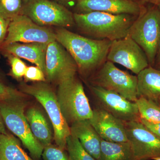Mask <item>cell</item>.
Segmentation results:
<instances>
[{"label":"cell","mask_w":160,"mask_h":160,"mask_svg":"<svg viewBox=\"0 0 160 160\" xmlns=\"http://www.w3.org/2000/svg\"><path fill=\"white\" fill-rule=\"evenodd\" d=\"M54 32L56 40L71 55L82 74H93L107 61L110 40L89 38L64 28H58Z\"/></svg>","instance_id":"obj_1"},{"label":"cell","mask_w":160,"mask_h":160,"mask_svg":"<svg viewBox=\"0 0 160 160\" xmlns=\"http://www.w3.org/2000/svg\"><path fill=\"white\" fill-rule=\"evenodd\" d=\"M73 17L75 24L83 34L96 39H107L112 42L127 37L138 17L92 12L73 13Z\"/></svg>","instance_id":"obj_2"},{"label":"cell","mask_w":160,"mask_h":160,"mask_svg":"<svg viewBox=\"0 0 160 160\" xmlns=\"http://www.w3.org/2000/svg\"><path fill=\"white\" fill-rule=\"evenodd\" d=\"M21 91L33 97L45 109L54 130V139L57 146L66 149V139L71 134L70 127L62 114L57 97L53 90L45 82L31 85L22 83Z\"/></svg>","instance_id":"obj_3"},{"label":"cell","mask_w":160,"mask_h":160,"mask_svg":"<svg viewBox=\"0 0 160 160\" xmlns=\"http://www.w3.org/2000/svg\"><path fill=\"white\" fill-rule=\"evenodd\" d=\"M128 35L143 49L149 66L153 67L160 44V12L157 5L145 6Z\"/></svg>","instance_id":"obj_4"},{"label":"cell","mask_w":160,"mask_h":160,"mask_svg":"<svg viewBox=\"0 0 160 160\" xmlns=\"http://www.w3.org/2000/svg\"><path fill=\"white\" fill-rule=\"evenodd\" d=\"M58 102L68 124L89 120L92 109L86 96L82 82L75 76L61 81L58 84Z\"/></svg>","instance_id":"obj_5"},{"label":"cell","mask_w":160,"mask_h":160,"mask_svg":"<svg viewBox=\"0 0 160 160\" xmlns=\"http://www.w3.org/2000/svg\"><path fill=\"white\" fill-rule=\"evenodd\" d=\"M25 106L22 100L0 101V113L5 125L20 139L31 157L39 160L44 147L32 132L24 113Z\"/></svg>","instance_id":"obj_6"},{"label":"cell","mask_w":160,"mask_h":160,"mask_svg":"<svg viewBox=\"0 0 160 160\" xmlns=\"http://www.w3.org/2000/svg\"><path fill=\"white\" fill-rule=\"evenodd\" d=\"M91 82L92 86L114 92L131 102L138 99L137 76L121 70L109 61L92 74Z\"/></svg>","instance_id":"obj_7"},{"label":"cell","mask_w":160,"mask_h":160,"mask_svg":"<svg viewBox=\"0 0 160 160\" xmlns=\"http://www.w3.org/2000/svg\"><path fill=\"white\" fill-rule=\"evenodd\" d=\"M22 14L42 26L66 28L75 25L73 13L67 7L51 0L23 1Z\"/></svg>","instance_id":"obj_8"},{"label":"cell","mask_w":160,"mask_h":160,"mask_svg":"<svg viewBox=\"0 0 160 160\" xmlns=\"http://www.w3.org/2000/svg\"><path fill=\"white\" fill-rule=\"evenodd\" d=\"M55 40L54 31L47 27L39 26L22 14L10 20L2 47L12 43L49 44Z\"/></svg>","instance_id":"obj_9"},{"label":"cell","mask_w":160,"mask_h":160,"mask_svg":"<svg viewBox=\"0 0 160 160\" xmlns=\"http://www.w3.org/2000/svg\"><path fill=\"white\" fill-rule=\"evenodd\" d=\"M107 61L120 64L137 75L149 66L146 53L129 35L112 42Z\"/></svg>","instance_id":"obj_10"},{"label":"cell","mask_w":160,"mask_h":160,"mask_svg":"<svg viewBox=\"0 0 160 160\" xmlns=\"http://www.w3.org/2000/svg\"><path fill=\"white\" fill-rule=\"evenodd\" d=\"M126 136L137 160L160 156V138L139 121L125 122Z\"/></svg>","instance_id":"obj_11"},{"label":"cell","mask_w":160,"mask_h":160,"mask_svg":"<svg viewBox=\"0 0 160 160\" xmlns=\"http://www.w3.org/2000/svg\"><path fill=\"white\" fill-rule=\"evenodd\" d=\"M78 71L76 63L71 55L56 40L48 44L46 56V73L49 82L58 83L74 76Z\"/></svg>","instance_id":"obj_12"},{"label":"cell","mask_w":160,"mask_h":160,"mask_svg":"<svg viewBox=\"0 0 160 160\" xmlns=\"http://www.w3.org/2000/svg\"><path fill=\"white\" fill-rule=\"evenodd\" d=\"M99 107L121 121H139L141 117L135 102H132L117 93L98 86H91Z\"/></svg>","instance_id":"obj_13"},{"label":"cell","mask_w":160,"mask_h":160,"mask_svg":"<svg viewBox=\"0 0 160 160\" xmlns=\"http://www.w3.org/2000/svg\"><path fill=\"white\" fill-rule=\"evenodd\" d=\"M145 4L133 0H77L74 13L101 12L112 14H130L138 17Z\"/></svg>","instance_id":"obj_14"},{"label":"cell","mask_w":160,"mask_h":160,"mask_svg":"<svg viewBox=\"0 0 160 160\" xmlns=\"http://www.w3.org/2000/svg\"><path fill=\"white\" fill-rule=\"evenodd\" d=\"M89 121L102 139L112 142H128L125 122L104 109H93Z\"/></svg>","instance_id":"obj_15"},{"label":"cell","mask_w":160,"mask_h":160,"mask_svg":"<svg viewBox=\"0 0 160 160\" xmlns=\"http://www.w3.org/2000/svg\"><path fill=\"white\" fill-rule=\"evenodd\" d=\"M48 45V44L41 43L25 44L12 43L3 46L2 50L4 52L25 59L35 64L45 74L46 52Z\"/></svg>","instance_id":"obj_16"},{"label":"cell","mask_w":160,"mask_h":160,"mask_svg":"<svg viewBox=\"0 0 160 160\" xmlns=\"http://www.w3.org/2000/svg\"><path fill=\"white\" fill-rule=\"evenodd\" d=\"M71 134L78 138L82 146L95 160L99 159L102 139L92 126L89 120L72 123Z\"/></svg>","instance_id":"obj_17"},{"label":"cell","mask_w":160,"mask_h":160,"mask_svg":"<svg viewBox=\"0 0 160 160\" xmlns=\"http://www.w3.org/2000/svg\"><path fill=\"white\" fill-rule=\"evenodd\" d=\"M137 78L138 97L145 98L160 106V70L149 66Z\"/></svg>","instance_id":"obj_18"},{"label":"cell","mask_w":160,"mask_h":160,"mask_svg":"<svg viewBox=\"0 0 160 160\" xmlns=\"http://www.w3.org/2000/svg\"><path fill=\"white\" fill-rule=\"evenodd\" d=\"M26 119L32 134L43 146L51 144L52 133L47 120L39 110L35 108L28 109Z\"/></svg>","instance_id":"obj_19"},{"label":"cell","mask_w":160,"mask_h":160,"mask_svg":"<svg viewBox=\"0 0 160 160\" xmlns=\"http://www.w3.org/2000/svg\"><path fill=\"white\" fill-rule=\"evenodd\" d=\"M0 160H38L29 157L13 136L0 133Z\"/></svg>","instance_id":"obj_20"},{"label":"cell","mask_w":160,"mask_h":160,"mask_svg":"<svg viewBox=\"0 0 160 160\" xmlns=\"http://www.w3.org/2000/svg\"><path fill=\"white\" fill-rule=\"evenodd\" d=\"M99 160H137L129 142H112L102 140Z\"/></svg>","instance_id":"obj_21"},{"label":"cell","mask_w":160,"mask_h":160,"mask_svg":"<svg viewBox=\"0 0 160 160\" xmlns=\"http://www.w3.org/2000/svg\"><path fill=\"white\" fill-rule=\"evenodd\" d=\"M141 118L151 123L160 122V106L145 98L138 97L135 102Z\"/></svg>","instance_id":"obj_22"},{"label":"cell","mask_w":160,"mask_h":160,"mask_svg":"<svg viewBox=\"0 0 160 160\" xmlns=\"http://www.w3.org/2000/svg\"><path fill=\"white\" fill-rule=\"evenodd\" d=\"M66 149L69 160H95L84 149L78 138L71 134L66 139Z\"/></svg>","instance_id":"obj_23"},{"label":"cell","mask_w":160,"mask_h":160,"mask_svg":"<svg viewBox=\"0 0 160 160\" xmlns=\"http://www.w3.org/2000/svg\"><path fill=\"white\" fill-rule=\"evenodd\" d=\"M23 0H0V14L11 20L22 14Z\"/></svg>","instance_id":"obj_24"},{"label":"cell","mask_w":160,"mask_h":160,"mask_svg":"<svg viewBox=\"0 0 160 160\" xmlns=\"http://www.w3.org/2000/svg\"><path fill=\"white\" fill-rule=\"evenodd\" d=\"M65 150L51 144L44 147L42 157L43 160H69Z\"/></svg>","instance_id":"obj_25"},{"label":"cell","mask_w":160,"mask_h":160,"mask_svg":"<svg viewBox=\"0 0 160 160\" xmlns=\"http://www.w3.org/2000/svg\"><path fill=\"white\" fill-rule=\"evenodd\" d=\"M4 53L11 66L10 75L17 79L21 78L25 75L27 69L26 64L17 57L7 52H4Z\"/></svg>","instance_id":"obj_26"},{"label":"cell","mask_w":160,"mask_h":160,"mask_svg":"<svg viewBox=\"0 0 160 160\" xmlns=\"http://www.w3.org/2000/svg\"><path fill=\"white\" fill-rule=\"evenodd\" d=\"M22 92L11 86L6 85L0 80V101H14L22 100Z\"/></svg>","instance_id":"obj_27"},{"label":"cell","mask_w":160,"mask_h":160,"mask_svg":"<svg viewBox=\"0 0 160 160\" xmlns=\"http://www.w3.org/2000/svg\"><path fill=\"white\" fill-rule=\"evenodd\" d=\"M24 77L27 81L38 82H45L46 81L45 73L38 66L27 67Z\"/></svg>","instance_id":"obj_28"},{"label":"cell","mask_w":160,"mask_h":160,"mask_svg":"<svg viewBox=\"0 0 160 160\" xmlns=\"http://www.w3.org/2000/svg\"><path fill=\"white\" fill-rule=\"evenodd\" d=\"M10 21L0 14V50H2L6 39Z\"/></svg>","instance_id":"obj_29"},{"label":"cell","mask_w":160,"mask_h":160,"mask_svg":"<svg viewBox=\"0 0 160 160\" xmlns=\"http://www.w3.org/2000/svg\"><path fill=\"white\" fill-rule=\"evenodd\" d=\"M140 122L145 125L147 129L160 138V122H149L142 118H141Z\"/></svg>","instance_id":"obj_30"},{"label":"cell","mask_w":160,"mask_h":160,"mask_svg":"<svg viewBox=\"0 0 160 160\" xmlns=\"http://www.w3.org/2000/svg\"><path fill=\"white\" fill-rule=\"evenodd\" d=\"M56 2L63 5L65 7H68L74 6L77 0H51Z\"/></svg>","instance_id":"obj_31"},{"label":"cell","mask_w":160,"mask_h":160,"mask_svg":"<svg viewBox=\"0 0 160 160\" xmlns=\"http://www.w3.org/2000/svg\"><path fill=\"white\" fill-rule=\"evenodd\" d=\"M142 4H149L157 5L160 4V0H133Z\"/></svg>","instance_id":"obj_32"},{"label":"cell","mask_w":160,"mask_h":160,"mask_svg":"<svg viewBox=\"0 0 160 160\" xmlns=\"http://www.w3.org/2000/svg\"><path fill=\"white\" fill-rule=\"evenodd\" d=\"M153 67L160 70V44L158 49L157 53L156 56L154 66Z\"/></svg>","instance_id":"obj_33"},{"label":"cell","mask_w":160,"mask_h":160,"mask_svg":"<svg viewBox=\"0 0 160 160\" xmlns=\"http://www.w3.org/2000/svg\"><path fill=\"white\" fill-rule=\"evenodd\" d=\"M0 133L4 134H6L8 133L7 131H6L5 124L4 123V121H3L1 113H0Z\"/></svg>","instance_id":"obj_34"},{"label":"cell","mask_w":160,"mask_h":160,"mask_svg":"<svg viewBox=\"0 0 160 160\" xmlns=\"http://www.w3.org/2000/svg\"><path fill=\"white\" fill-rule=\"evenodd\" d=\"M152 160H160V156H159L156 157L151 159Z\"/></svg>","instance_id":"obj_35"},{"label":"cell","mask_w":160,"mask_h":160,"mask_svg":"<svg viewBox=\"0 0 160 160\" xmlns=\"http://www.w3.org/2000/svg\"><path fill=\"white\" fill-rule=\"evenodd\" d=\"M158 8L160 12V4H158V5H157Z\"/></svg>","instance_id":"obj_36"},{"label":"cell","mask_w":160,"mask_h":160,"mask_svg":"<svg viewBox=\"0 0 160 160\" xmlns=\"http://www.w3.org/2000/svg\"><path fill=\"white\" fill-rule=\"evenodd\" d=\"M23 1H25V0H23Z\"/></svg>","instance_id":"obj_37"}]
</instances>
